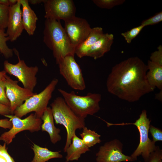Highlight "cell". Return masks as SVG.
Segmentation results:
<instances>
[{"instance_id":"6da1fadb","label":"cell","mask_w":162,"mask_h":162,"mask_svg":"<svg viewBox=\"0 0 162 162\" xmlns=\"http://www.w3.org/2000/svg\"><path fill=\"white\" fill-rule=\"evenodd\" d=\"M147 64L137 56L130 57L116 64L107 79V91L128 102L137 101L154 90L147 80Z\"/></svg>"},{"instance_id":"7a4b0ae2","label":"cell","mask_w":162,"mask_h":162,"mask_svg":"<svg viewBox=\"0 0 162 162\" xmlns=\"http://www.w3.org/2000/svg\"><path fill=\"white\" fill-rule=\"evenodd\" d=\"M43 41L52 52L57 63L68 55L74 56L75 47L71 43L60 21L46 19Z\"/></svg>"},{"instance_id":"3957f363","label":"cell","mask_w":162,"mask_h":162,"mask_svg":"<svg viewBox=\"0 0 162 162\" xmlns=\"http://www.w3.org/2000/svg\"><path fill=\"white\" fill-rule=\"evenodd\" d=\"M50 106L56 124L63 125L66 130V140L64 148L65 152L70 144L73 136L76 134V130L86 127L85 118L75 114L63 98H56Z\"/></svg>"},{"instance_id":"277c9868","label":"cell","mask_w":162,"mask_h":162,"mask_svg":"<svg viewBox=\"0 0 162 162\" xmlns=\"http://www.w3.org/2000/svg\"><path fill=\"white\" fill-rule=\"evenodd\" d=\"M58 91L70 108L78 116L84 118L93 115L100 110L99 103L101 95L89 92L85 96L76 94L74 91L68 92L61 89Z\"/></svg>"},{"instance_id":"5b68a950","label":"cell","mask_w":162,"mask_h":162,"mask_svg":"<svg viewBox=\"0 0 162 162\" xmlns=\"http://www.w3.org/2000/svg\"><path fill=\"white\" fill-rule=\"evenodd\" d=\"M58 82V79H53L42 91L30 97L17 107L14 111V114L21 118L29 112H34L37 117L41 118L48 107Z\"/></svg>"},{"instance_id":"8992f818","label":"cell","mask_w":162,"mask_h":162,"mask_svg":"<svg viewBox=\"0 0 162 162\" xmlns=\"http://www.w3.org/2000/svg\"><path fill=\"white\" fill-rule=\"evenodd\" d=\"M151 121L147 117V111L142 110L139 118L134 123L118 124L117 125L133 124L137 128L140 135V142L130 156L135 161L141 155L145 162H148L151 154L156 149L155 142L149 137L148 133Z\"/></svg>"},{"instance_id":"52a82bcc","label":"cell","mask_w":162,"mask_h":162,"mask_svg":"<svg viewBox=\"0 0 162 162\" xmlns=\"http://www.w3.org/2000/svg\"><path fill=\"white\" fill-rule=\"evenodd\" d=\"M13 52L17 57L18 61L16 64L9 63L7 60L4 62V70L6 73L16 77L24 88L33 92L37 83L36 76L38 71L37 66L28 67L23 60L20 59L19 52L16 48Z\"/></svg>"},{"instance_id":"ba28073f","label":"cell","mask_w":162,"mask_h":162,"mask_svg":"<svg viewBox=\"0 0 162 162\" xmlns=\"http://www.w3.org/2000/svg\"><path fill=\"white\" fill-rule=\"evenodd\" d=\"M56 64L58 65L60 74L71 88L80 91L86 88V85L81 69L76 62L74 56H66Z\"/></svg>"},{"instance_id":"9c48e42d","label":"cell","mask_w":162,"mask_h":162,"mask_svg":"<svg viewBox=\"0 0 162 162\" xmlns=\"http://www.w3.org/2000/svg\"><path fill=\"white\" fill-rule=\"evenodd\" d=\"M4 116L9 118L12 124V127L9 131L4 132L0 136V140L7 145L11 143L16 135L22 131L28 130L33 132L41 129L42 120L41 118L37 117L35 114L32 113L23 119L13 115Z\"/></svg>"},{"instance_id":"30bf717a","label":"cell","mask_w":162,"mask_h":162,"mask_svg":"<svg viewBox=\"0 0 162 162\" xmlns=\"http://www.w3.org/2000/svg\"><path fill=\"white\" fill-rule=\"evenodd\" d=\"M46 19L64 21L75 16L76 8L72 0H44Z\"/></svg>"},{"instance_id":"8fae6325","label":"cell","mask_w":162,"mask_h":162,"mask_svg":"<svg viewBox=\"0 0 162 162\" xmlns=\"http://www.w3.org/2000/svg\"><path fill=\"white\" fill-rule=\"evenodd\" d=\"M123 145L117 139L107 142L100 146L96 154L97 162L135 161L130 156L123 153Z\"/></svg>"},{"instance_id":"7c38bea8","label":"cell","mask_w":162,"mask_h":162,"mask_svg":"<svg viewBox=\"0 0 162 162\" xmlns=\"http://www.w3.org/2000/svg\"><path fill=\"white\" fill-rule=\"evenodd\" d=\"M64 22V29L71 43L75 47L86 39L92 28L86 20L76 16Z\"/></svg>"},{"instance_id":"4fadbf2b","label":"cell","mask_w":162,"mask_h":162,"mask_svg":"<svg viewBox=\"0 0 162 162\" xmlns=\"http://www.w3.org/2000/svg\"><path fill=\"white\" fill-rule=\"evenodd\" d=\"M4 81L6 95L10 103V108L13 113L27 99L37 93L20 86L17 81L13 80L7 74Z\"/></svg>"},{"instance_id":"5bb4252c","label":"cell","mask_w":162,"mask_h":162,"mask_svg":"<svg viewBox=\"0 0 162 162\" xmlns=\"http://www.w3.org/2000/svg\"><path fill=\"white\" fill-rule=\"evenodd\" d=\"M21 6L19 0L15 4L9 6L6 33L11 42L16 40L24 29Z\"/></svg>"},{"instance_id":"9a60e30c","label":"cell","mask_w":162,"mask_h":162,"mask_svg":"<svg viewBox=\"0 0 162 162\" xmlns=\"http://www.w3.org/2000/svg\"><path fill=\"white\" fill-rule=\"evenodd\" d=\"M114 39L112 34L104 33L90 49L86 56L92 58L94 59L103 57L110 50Z\"/></svg>"},{"instance_id":"2e32d148","label":"cell","mask_w":162,"mask_h":162,"mask_svg":"<svg viewBox=\"0 0 162 162\" xmlns=\"http://www.w3.org/2000/svg\"><path fill=\"white\" fill-rule=\"evenodd\" d=\"M41 119L43 121L41 129L42 131L49 134L51 142L55 144L61 140L59 133L60 129L56 128L54 124V119L50 107H48L44 112Z\"/></svg>"},{"instance_id":"e0dca14e","label":"cell","mask_w":162,"mask_h":162,"mask_svg":"<svg viewBox=\"0 0 162 162\" xmlns=\"http://www.w3.org/2000/svg\"><path fill=\"white\" fill-rule=\"evenodd\" d=\"M22 7V20L24 29L29 35L34 34L38 17L27 0H19Z\"/></svg>"},{"instance_id":"ac0fdd59","label":"cell","mask_w":162,"mask_h":162,"mask_svg":"<svg viewBox=\"0 0 162 162\" xmlns=\"http://www.w3.org/2000/svg\"><path fill=\"white\" fill-rule=\"evenodd\" d=\"M104 34L101 27H96L92 28L86 39L75 47V54L80 58L86 56L90 49Z\"/></svg>"},{"instance_id":"d6986e66","label":"cell","mask_w":162,"mask_h":162,"mask_svg":"<svg viewBox=\"0 0 162 162\" xmlns=\"http://www.w3.org/2000/svg\"><path fill=\"white\" fill-rule=\"evenodd\" d=\"M89 150V148L83 143L81 139L75 134L72 139L70 144L65 152L67 153L66 161L77 160L82 154Z\"/></svg>"},{"instance_id":"ffe728a7","label":"cell","mask_w":162,"mask_h":162,"mask_svg":"<svg viewBox=\"0 0 162 162\" xmlns=\"http://www.w3.org/2000/svg\"><path fill=\"white\" fill-rule=\"evenodd\" d=\"M147 71L146 74L147 80L153 89L157 88L162 90V66L150 60L148 61Z\"/></svg>"},{"instance_id":"44dd1931","label":"cell","mask_w":162,"mask_h":162,"mask_svg":"<svg viewBox=\"0 0 162 162\" xmlns=\"http://www.w3.org/2000/svg\"><path fill=\"white\" fill-rule=\"evenodd\" d=\"M32 148L34 152V156L31 162H46L51 159L63 157L60 151H52L47 148L40 147L34 143Z\"/></svg>"},{"instance_id":"7402d4cb","label":"cell","mask_w":162,"mask_h":162,"mask_svg":"<svg viewBox=\"0 0 162 162\" xmlns=\"http://www.w3.org/2000/svg\"><path fill=\"white\" fill-rule=\"evenodd\" d=\"M80 135L83 143L89 148L101 142L100 139L101 136L95 131L88 129L86 127L82 129Z\"/></svg>"},{"instance_id":"603a6c76","label":"cell","mask_w":162,"mask_h":162,"mask_svg":"<svg viewBox=\"0 0 162 162\" xmlns=\"http://www.w3.org/2000/svg\"><path fill=\"white\" fill-rule=\"evenodd\" d=\"M9 40L5 30L0 29V52L6 59L12 57L13 50L7 46V42Z\"/></svg>"},{"instance_id":"cb8c5ba5","label":"cell","mask_w":162,"mask_h":162,"mask_svg":"<svg viewBox=\"0 0 162 162\" xmlns=\"http://www.w3.org/2000/svg\"><path fill=\"white\" fill-rule=\"evenodd\" d=\"M93 2L98 7L102 9H111L123 4L125 0H93Z\"/></svg>"},{"instance_id":"d4e9b609","label":"cell","mask_w":162,"mask_h":162,"mask_svg":"<svg viewBox=\"0 0 162 162\" xmlns=\"http://www.w3.org/2000/svg\"><path fill=\"white\" fill-rule=\"evenodd\" d=\"M144 27L141 24L130 30L122 33L121 35L124 38L127 43L130 44L140 33Z\"/></svg>"},{"instance_id":"484cf974","label":"cell","mask_w":162,"mask_h":162,"mask_svg":"<svg viewBox=\"0 0 162 162\" xmlns=\"http://www.w3.org/2000/svg\"><path fill=\"white\" fill-rule=\"evenodd\" d=\"M9 6L0 4V29L7 28Z\"/></svg>"},{"instance_id":"4316f807","label":"cell","mask_w":162,"mask_h":162,"mask_svg":"<svg viewBox=\"0 0 162 162\" xmlns=\"http://www.w3.org/2000/svg\"><path fill=\"white\" fill-rule=\"evenodd\" d=\"M162 21V12L160 11L152 16L143 20L141 25L144 27L146 26L153 25L159 23Z\"/></svg>"},{"instance_id":"83f0119b","label":"cell","mask_w":162,"mask_h":162,"mask_svg":"<svg viewBox=\"0 0 162 162\" xmlns=\"http://www.w3.org/2000/svg\"><path fill=\"white\" fill-rule=\"evenodd\" d=\"M6 144H0V162H15L7 151Z\"/></svg>"},{"instance_id":"f1b7e54d","label":"cell","mask_w":162,"mask_h":162,"mask_svg":"<svg viewBox=\"0 0 162 162\" xmlns=\"http://www.w3.org/2000/svg\"><path fill=\"white\" fill-rule=\"evenodd\" d=\"M4 78L0 80V104L10 108V103L6 95Z\"/></svg>"},{"instance_id":"f546056e","label":"cell","mask_w":162,"mask_h":162,"mask_svg":"<svg viewBox=\"0 0 162 162\" xmlns=\"http://www.w3.org/2000/svg\"><path fill=\"white\" fill-rule=\"evenodd\" d=\"M150 61L162 66V46L159 45L157 50L152 52L150 57Z\"/></svg>"},{"instance_id":"4dcf8cb0","label":"cell","mask_w":162,"mask_h":162,"mask_svg":"<svg viewBox=\"0 0 162 162\" xmlns=\"http://www.w3.org/2000/svg\"><path fill=\"white\" fill-rule=\"evenodd\" d=\"M149 131L152 137V141L155 143L162 141V131L160 129L150 125Z\"/></svg>"},{"instance_id":"1f68e13d","label":"cell","mask_w":162,"mask_h":162,"mask_svg":"<svg viewBox=\"0 0 162 162\" xmlns=\"http://www.w3.org/2000/svg\"><path fill=\"white\" fill-rule=\"evenodd\" d=\"M148 162H162V150L159 146L151 154Z\"/></svg>"},{"instance_id":"d6a6232c","label":"cell","mask_w":162,"mask_h":162,"mask_svg":"<svg viewBox=\"0 0 162 162\" xmlns=\"http://www.w3.org/2000/svg\"><path fill=\"white\" fill-rule=\"evenodd\" d=\"M14 113L10 108L8 106L0 104V115L4 116L12 115Z\"/></svg>"},{"instance_id":"836d02e7","label":"cell","mask_w":162,"mask_h":162,"mask_svg":"<svg viewBox=\"0 0 162 162\" xmlns=\"http://www.w3.org/2000/svg\"><path fill=\"white\" fill-rule=\"evenodd\" d=\"M12 127L11 122L7 118L0 119V127L10 129Z\"/></svg>"},{"instance_id":"e575fe53","label":"cell","mask_w":162,"mask_h":162,"mask_svg":"<svg viewBox=\"0 0 162 162\" xmlns=\"http://www.w3.org/2000/svg\"><path fill=\"white\" fill-rule=\"evenodd\" d=\"M32 4H39L41 2H44V0H32L28 1Z\"/></svg>"},{"instance_id":"d590c367","label":"cell","mask_w":162,"mask_h":162,"mask_svg":"<svg viewBox=\"0 0 162 162\" xmlns=\"http://www.w3.org/2000/svg\"><path fill=\"white\" fill-rule=\"evenodd\" d=\"M6 73L4 70L0 71V80L3 79L6 75Z\"/></svg>"},{"instance_id":"8d00e7d4","label":"cell","mask_w":162,"mask_h":162,"mask_svg":"<svg viewBox=\"0 0 162 162\" xmlns=\"http://www.w3.org/2000/svg\"><path fill=\"white\" fill-rule=\"evenodd\" d=\"M0 4L9 6V1L8 0H0Z\"/></svg>"},{"instance_id":"74e56055","label":"cell","mask_w":162,"mask_h":162,"mask_svg":"<svg viewBox=\"0 0 162 162\" xmlns=\"http://www.w3.org/2000/svg\"><path fill=\"white\" fill-rule=\"evenodd\" d=\"M9 6L14 5L17 2V0H8Z\"/></svg>"},{"instance_id":"f35d334b","label":"cell","mask_w":162,"mask_h":162,"mask_svg":"<svg viewBox=\"0 0 162 162\" xmlns=\"http://www.w3.org/2000/svg\"><path fill=\"white\" fill-rule=\"evenodd\" d=\"M162 90H160V92L156 95V98L161 101L162 100Z\"/></svg>"},{"instance_id":"ab89813d","label":"cell","mask_w":162,"mask_h":162,"mask_svg":"<svg viewBox=\"0 0 162 162\" xmlns=\"http://www.w3.org/2000/svg\"><path fill=\"white\" fill-rule=\"evenodd\" d=\"M141 162V161H140V162Z\"/></svg>"}]
</instances>
